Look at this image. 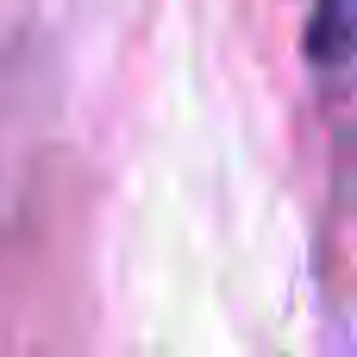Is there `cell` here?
<instances>
[{"label": "cell", "mask_w": 357, "mask_h": 357, "mask_svg": "<svg viewBox=\"0 0 357 357\" xmlns=\"http://www.w3.org/2000/svg\"><path fill=\"white\" fill-rule=\"evenodd\" d=\"M314 50L320 63L357 56V0H314Z\"/></svg>", "instance_id": "obj_1"}]
</instances>
